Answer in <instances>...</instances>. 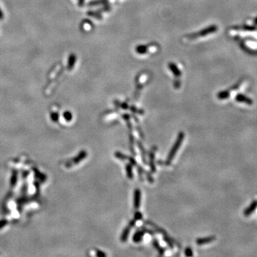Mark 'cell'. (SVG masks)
<instances>
[{
	"mask_svg": "<svg viewBox=\"0 0 257 257\" xmlns=\"http://www.w3.org/2000/svg\"><path fill=\"white\" fill-rule=\"evenodd\" d=\"M184 139V133L183 132V131H180V132L179 133L178 136H177V138L176 139V141H175L174 144H173L170 151H169L166 161H165V164H166V166H169V165L171 164V163L172 162L173 159L174 158L176 152L179 151V148H180L181 145H182Z\"/></svg>",
	"mask_w": 257,
	"mask_h": 257,
	"instance_id": "6da1fadb",
	"label": "cell"
},
{
	"mask_svg": "<svg viewBox=\"0 0 257 257\" xmlns=\"http://www.w3.org/2000/svg\"><path fill=\"white\" fill-rule=\"evenodd\" d=\"M217 28L216 26H210V27L206 28L205 29H203L201 31H199V32L195 33V34H192V35H189L188 36V39H197V38L199 37H206V35H208L209 34L211 33H214L215 31H216Z\"/></svg>",
	"mask_w": 257,
	"mask_h": 257,
	"instance_id": "7a4b0ae2",
	"label": "cell"
},
{
	"mask_svg": "<svg viewBox=\"0 0 257 257\" xmlns=\"http://www.w3.org/2000/svg\"><path fill=\"white\" fill-rule=\"evenodd\" d=\"M136 219H132L131 220L129 223L128 224V225L125 227L124 229L123 230L122 234H121V236L120 237V240L121 242H126L127 241V239H128L129 233H130V230L131 228H133L135 226V224H136Z\"/></svg>",
	"mask_w": 257,
	"mask_h": 257,
	"instance_id": "3957f363",
	"label": "cell"
},
{
	"mask_svg": "<svg viewBox=\"0 0 257 257\" xmlns=\"http://www.w3.org/2000/svg\"><path fill=\"white\" fill-rule=\"evenodd\" d=\"M157 151V147H152L149 152V167L152 173H155L157 171L156 166H155V153Z\"/></svg>",
	"mask_w": 257,
	"mask_h": 257,
	"instance_id": "277c9868",
	"label": "cell"
},
{
	"mask_svg": "<svg viewBox=\"0 0 257 257\" xmlns=\"http://www.w3.org/2000/svg\"><path fill=\"white\" fill-rule=\"evenodd\" d=\"M141 194V191L139 189H135L134 193V207L136 210H138L140 207Z\"/></svg>",
	"mask_w": 257,
	"mask_h": 257,
	"instance_id": "5b68a950",
	"label": "cell"
},
{
	"mask_svg": "<svg viewBox=\"0 0 257 257\" xmlns=\"http://www.w3.org/2000/svg\"><path fill=\"white\" fill-rule=\"evenodd\" d=\"M216 240V236H210L206 237H203V238H198L196 241V243L198 245H204L206 244H209L214 241Z\"/></svg>",
	"mask_w": 257,
	"mask_h": 257,
	"instance_id": "8992f818",
	"label": "cell"
},
{
	"mask_svg": "<svg viewBox=\"0 0 257 257\" xmlns=\"http://www.w3.org/2000/svg\"><path fill=\"white\" fill-rule=\"evenodd\" d=\"M145 232L143 231L140 228L139 229H138L137 231L136 232L134 233V234L133 235L132 237V240L133 242L134 243H139L141 242V241L143 239V237L144 236Z\"/></svg>",
	"mask_w": 257,
	"mask_h": 257,
	"instance_id": "52a82bcc",
	"label": "cell"
},
{
	"mask_svg": "<svg viewBox=\"0 0 257 257\" xmlns=\"http://www.w3.org/2000/svg\"><path fill=\"white\" fill-rule=\"evenodd\" d=\"M144 223L147 225H149V226L152 227V228H154V229L156 231V232L160 233V234H162L163 236H164V235H165V234H167L166 231H165L164 229H163L161 228V227H159L158 225L154 224V222H151V221H144Z\"/></svg>",
	"mask_w": 257,
	"mask_h": 257,
	"instance_id": "ba28073f",
	"label": "cell"
},
{
	"mask_svg": "<svg viewBox=\"0 0 257 257\" xmlns=\"http://www.w3.org/2000/svg\"><path fill=\"white\" fill-rule=\"evenodd\" d=\"M137 146H138L139 151H140L141 152V159H142V161L144 162V164H147V152L146 150H145L144 146H143L142 143L140 141H137Z\"/></svg>",
	"mask_w": 257,
	"mask_h": 257,
	"instance_id": "9c48e42d",
	"label": "cell"
},
{
	"mask_svg": "<svg viewBox=\"0 0 257 257\" xmlns=\"http://www.w3.org/2000/svg\"><path fill=\"white\" fill-rule=\"evenodd\" d=\"M169 69H170V70L172 71L173 74H174V75L176 77H180L181 75H182L181 71L179 70L178 67H177V66L175 64L170 63L169 64Z\"/></svg>",
	"mask_w": 257,
	"mask_h": 257,
	"instance_id": "30bf717a",
	"label": "cell"
},
{
	"mask_svg": "<svg viewBox=\"0 0 257 257\" xmlns=\"http://www.w3.org/2000/svg\"><path fill=\"white\" fill-rule=\"evenodd\" d=\"M153 246L156 249L159 255H164L165 251L164 249L159 245V243L157 239H153Z\"/></svg>",
	"mask_w": 257,
	"mask_h": 257,
	"instance_id": "8fae6325",
	"label": "cell"
},
{
	"mask_svg": "<svg viewBox=\"0 0 257 257\" xmlns=\"http://www.w3.org/2000/svg\"><path fill=\"white\" fill-rule=\"evenodd\" d=\"M125 169H126V173H127V176L129 179H133V177H134V174H133V166L131 165L130 163L129 164H127L126 165V167H125Z\"/></svg>",
	"mask_w": 257,
	"mask_h": 257,
	"instance_id": "7c38bea8",
	"label": "cell"
},
{
	"mask_svg": "<svg viewBox=\"0 0 257 257\" xmlns=\"http://www.w3.org/2000/svg\"><path fill=\"white\" fill-rule=\"evenodd\" d=\"M134 137L131 134V133H130V134H129V149H130L131 154L135 156V155H136V151H135L134 148Z\"/></svg>",
	"mask_w": 257,
	"mask_h": 257,
	"instance_id": "4fadbf2b",
	"label": "cell"
},
{
	"mask_svg": "<svg viewBox=\"0 0 257 257\" xmlns=\"http://www.w3.org/2000/svg\"><path fill=\"white\" fill-rule=\"evenodd\" d=\"M256 207H257V201H254V202L252 203V204H251V206L249 207V208L247 209L246 210H245L244 215H246V216H248V215L252 214V213L253 212V211H254V209L256 208Z\"/></svg>",
	"mask_w": 257,
	"mask_h": 257,
	"instance_id": "5bb4252c",
	"label": "cell"
},
{
	"mask_svg": "<svg viewBox=\"0 0 257 257\" xmlns=\"http://www.w3.org/2000/svg\"><path fill=\"white\" fill-rule=\"evenodd\" d=\"M114 157L118 159H120V160L121 161H125L127 160V156L126 154H122V153L120 152V151H116V152L114 153Z\"/></svg>",
	"mask_w": 257,
	"mask_h": 257,
	"instance_id": "9a60e30c",
	"label": "cell"
},
{
	"mask_svg": "<svg viewBox=\"0 0 257 257\" xmlns=\"http://www.w3.org/2000/svg\"><path fill=\"white\" fill-rule=\"evenodd\" d=\"M134 219H136L137 221H139V220H141V219H142V218H143V214H141V213L140 212H138V211H137V212H136L134 213Z\"/></svg>",
	"mask_w": 257,
	"mask_h": 257,
	"instance_id": "2e32d148",
	"label": "cell"
},
{
	"mask_svg": "<svg viewBox=\"0 0 257 257\" xmlns=\"http://www.w3.org/2000/svg\"><path fill=\"white\" fill-rule=\"evenodd\" d=\"M184 254L186 256H193V251L192 248L190 247H186V249H185Z\"/></svg>",
	"mask_w": 257,
	"mask_h": 257,
	"instance_id": "e0dca14e",
	"label": "cell"
},
{
	"mask_svg": "<svg viewBox=\"0 0 257 257\" xmlns=\"http://www.w3.org/2000/svg\"><path fill=\"white\" fill-rule=\"evenodd\" d=\"M141 229H142L143 231H144V232L145 233H149V234H150V235H154V232H153L152 230L149 229H147V228H146V227H145V226H141Z\"/></svg>",
	"mask_w": 257,
	"mask_h": 257,
	"instance_id": "ac0fdd59",
	"label": "cell"
},
{
	"mask_svg": "<svg viewBox=\"0 0 257 257\" xmlns=\"http://www.w3.org/2000/svg\"><path fill=\"white\" fill-rule=\"evenodd\" d=\"M97 255L98 256H103V257H105L107 256V254H105V253H104L103 252H101V251H99V250H97Z\"/></svg>",
	"mask_w": 257,
	"mask_h": 257,
	"instance_id": "d6986e66",
	"label": "cell"
},
{
	"mask_svg": "<svg viewBox=\"0 0 257 257\" xmlns=\"http://www.w3.org/2000/svg\"><path fill=\"white\" fill-rule=\"evenodd\" d=\"M137 130H138V132L139 135H140V137H141V138H144V134H142V131H141V129L140 128H137Z\"/></svg>",
	"mask_w": 257,
	"mask_h": 257,
	"instance_id": "ffe728a7",
	"label": "cell"
}]
</instances>
